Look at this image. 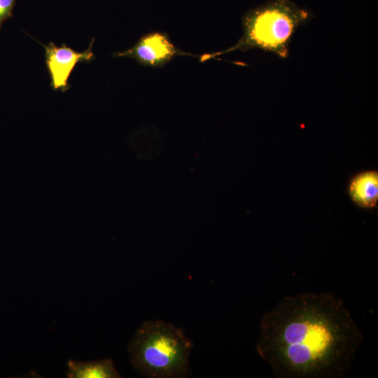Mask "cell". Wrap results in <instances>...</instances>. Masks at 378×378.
Masks as SVG:
<instances>
[{"label": "cell", "instance_id": "cell-2", "mask_svg": "<svg viewBox=\"0 0 378 378\" xmlns=\"http://www.w3.org/2000/svg\"><path fill=\"white\" fill-rule=\"evenodd\" d=\"M312 18V12L291 1L270 0L243 16V34L234 46L222 51L204 54L200 57V61L205 62L232 51L244 52L255 48L286 59L293 34Z\"/></svg>", "mask_w": 378, "mask_h": 378}, {"label": "cell", "instance_id": "cell-6", "mask_svg": "<svg viewBox=\"0 0 378 378\" xmlns=\"http://www.w3.org/2000/svg\"><path fill=\"white\" fill-rule=\"evenodd\" d=\"M349 193L360 206L371 208L378 199V174L374 171L363 172L351 181Z\"/></svg>", "mask_w": 378, "mask_h": 378}, {"label": "cell", "instance_id": "cell-4", "mask_svg": "<svg viewBox=\"0 0 378 378\" xmlns=\"http://www.w3.org/2000/svg\"><path fill=\"white\" fill-rule=\"evenodd\" d=\"M184 55L195 56L175 46L168 34L152 31L142 36L132 47L117 52L113 57L131 58L142 66L157 68L164 66L176 57Z\"/></svg>", "mask_w": 378, "mask_h": 378}, {"label": "cell", "instance_id": "cell-7", "mask_svg": "<svg viewBox=\"0 0 378 378\" xmlns=\"http://www.w3.org/2000/svg\"><path fill=\"white\" fill-rule=\"evenodd\" d=\"M67 367L66 374L70 378L121 377L110 358L85 363L69 360Z\"/></svg>", "mask_w": 378, "mask_h": 378}, {"label": "cell", "instance_id": "cell-5", "mask_svg": "<svg viewBox=\"0 0 378 378\" xmlns=\"http://www.w3.org/2000/svg\"><path fill=\"white\" fill-rule=\"evenodd\" d=\"M94 38L85 51L77 52L65 43L57 46L53 42L48 45L42 44L45 49V62L50 78V86L54 90L62 92L68 90L71 85L69 78L78 62L90 63L95 59L92 50Z\"/></svg>", "mask_w": 378, "mask_h": 378}, {"label": "cell", "instance_id": "cell-3", "mask_svg": "<svg viewBox=\"0 0 378 378\" xmlns=\"http://www.w3.org/2000/svg\"><path fill=\"white\" fill-rule=\"evenodd\" d=\"M192 348L182 330L161 321L144 322L129 345L132 365L150 377L188 375Z\"/></svg>", "mask_w": 378, "mask_h": 378}, {"label": "cell", "instance_id": "cell-8", "mask_svg": "<svg viewBox=\"0 0 378 378\" xmlns=\"http://www.w3.org/2000/svg\"><path fill=\"white\" fill-rule=\"evenodd\" d=\"M16 0H0V29L3 24L13 15Z\"/></svg>", "mask_w": 378, "mask_h": 378}, {"label": "cell", "instance_id": "cell-1", "mask_svg": "<svg viewBox=\"0 0 378 378\" xmlns=\"http://www.w3.org/2000/svg\"><path fill=\"white\" fill-rule=\"evenodd\" d=\"M256 350L279 378H341L363 335L332 293L286 296L261 318Z\"/></svg>", "mask_w": 378, "mask_h": 378}]
</instances>
